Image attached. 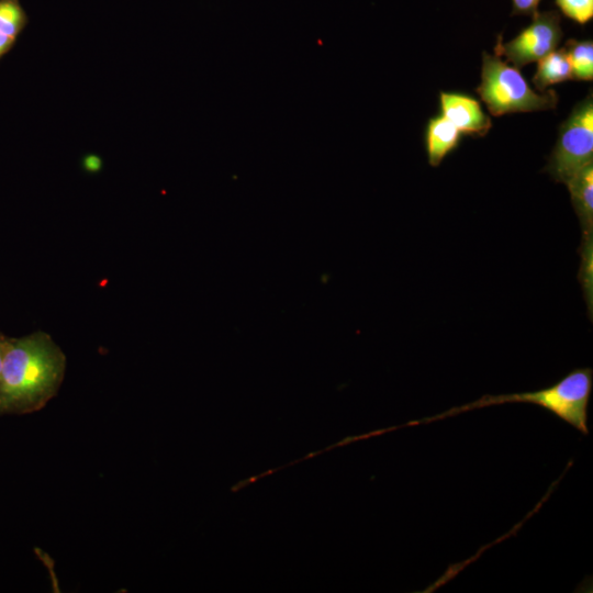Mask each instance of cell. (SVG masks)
Returning a JSON list of instances; mask_svg holds the SVG:
<instances>
[{
	"label": "cell",
	"instance_id": "obj_1",
	"mask_svg": "<svg viewBox=\"0 0 593 593\" xmlns=\"http://www.w3.org/2000/svg\"><path fill=\"white\" fill-rule=\"evenodd\" d=\"M65 371L66 356L47 333L8 337L0 371V414L41 410L58 392Z\"/></svg>",
	"mask_w": 593,
	"mask_h": 593
},
{
	"label": "cell",
	"instance_id": "obj_2",
	"mask_svg": "<svg viewBox=\"0 0 593 593\" xmlns=\"http://www.w3.org/2000/svg\"><path fill=\"white\" fill-rule=\"evenodd\" d=\"M592 387V369L577 368L548 388L532 392L499 395L486 394L473 402L451 407L440 414L410 421L400 426L389 427V430L391 432L406 426L433 423L475 409L506 403H530L549 411L560 419L577 428L583 435H588V407Z\"/></svg>",
	"mask_w": 593,
	"mask_h": 593
},
{
	"label": "cell",
	"instance_id": "obj_3",
	"mask_svg": "<svg viewBox=\"0 0 593 593\" xmlns=\"http://www.w3.org/2000/svg\"><path fill=\"white\" fill-rule=\"evenodd\" d=\"M477 92L494 116L551 110L558 103L555 90L537 92L518 68L486 52L482 54L481 82Z\"/></svg>",
	"mask_w": 593,
	"mask_h": 593
},
{
	"label": "cell",
	"instance_id": "obj_4",
	"mask_svg": "<svg viewBox=\"0 0 593 593\" xmlns=\"http://www.w3.org/2000/svg\"><path fill=\"white\" fill-rule=\"evenodd\" d=\"M593 164V98L590 92L575 104L560 125L546 171L557 182H567Z\"/></svg>",
	"mask_w": 593,
	"mask_h": 593
},
{
	"label": "cell",
	"instance_id": "obj_5",
	"mask_svg": "<svg viewBox=\"0 0 593 593\" xmlns=\"http://www.w3.org/2000/svg\"><path fill=\"white\" fill-rule=\"evenodd\" d=\"M562 35L557 12L537 11L533 14L530 24L513 40L503 43L502 37H499L494 52L496 56H504L507 63L519 69L557 49Z\"/></svg>",
	"mask_w": 593,
	"mask_h": 593
},
{
	"label": "cell",
	"instance_id": "obj_6",
	"mask_svg": "<svg viewBox=\"0 0 593 593\" xmlns=\"http://www.w3.org/2000/svg\"><path fill=\"white\" fill-rule=\"evenodd\" d=\"M439 107L441 115L461 134L484 136L492 126L490 116L483 111L480 102L471 96L441 91Z\"/></svg>",
	"mask_w": 593,
	"mask_h": 593
},
{
	"label": "cell",
	"instance_id": "obj_7",
	"mask_svg": "<svg viewBox=\"0 0 593 593\" xmlns=\"http://www.w3.org/2000/svg\"><path fill=\"white\" fill-rule=\"evenodd\" d=\"M566 186L580 221L581 244H593V164L585 166Z\"/></svg>",
	"mask_w": 593,
	"mask_h": 593
},
{
	"label": "cell",
	"instance_id": "obj_8",
	"mask_svg": "<svg viewBox=\"0 0 593 593\" xmlns=\"http://www.w3.org/2000/svg\"><path fill=\"white\" fill-rule=\"evenodd\" d=\"M460 139V131L441 114L432 118L425 132L428 164L433 167L439 166L443 159L458 147Z\"/></svg>",
	"mask_w": 593,
	"mask_h": 593
},
{
	"label": "cell",
	"instance_id": "obj_9",
	"mask_svg": "<svg viewBox=\"0 0 593 593\" xmlns=\"http://www.w3.org/2000/svg\"><path fill=\"white\" fill-rule=\"evenodd\" d=\"M537 63L533 83L539 92L549 86L572 79V68L564 47L552 51Z\"/></svg>",
	"mask_w": 593,
	"mask_h": 593
},
{
	"label": "cell",
	"instance_id": "obj_10",
	"mask_svg": "<svg viewBox=\"0 0 593 593\" xmlns=\"http://www.w3.org/2000/svg\"><path fill=\"white\" fill-rule=\"evenodd\" d=\"M564 48L571 64L572 79L591 81L593 79V42L569 40Z\"/></svg>",
	"mask_w": 593,
	"mask_h": 593
},
{
	"label": "cell",
	"instance_id": "obj_11",
	"mask_svg": "<svg viewBox=\"0 0 593 593\" xmlns=\"http://www.w3.org/2000/svg\"><path fill=\"white\" fill-rule=\"evenodd\" d=\"M26 24V15L19 0H0V32L16 40Z\"/></svg>",
	"mask_w": 593,
	"mask_h": 593
},
{
	"label": "cell",
	"instance_id": "obj_12",
	"mask_svg": "<svg viewBox=\"0 0 593 593\" xmlns=\"http://www.w3.org/2000/svg\"><path fill=\"white\" fill-rule=\"evenodd\" d=\"M561 12L579 24H585L593 18V0H556Z\"/></svg>",
	"mask_w": 593,
	"mask_h": 593
},
{
	"label": "cell",
	"instance_id": "obj_13",
	"mask_svg": "<svg viewBox=\"0 0 593 593\" xmlns=\"http://www.w3.org/2000/svg\"><path fill=\"white\" fill-rule=\"evenodd\" d=\"M515 14H534L540 0H512Z\"/></svg>",
	"mask_w": 593,
	"mask_h": 593
},
{
	"label": "cell",
	"instance_id": "obj_14",
	"mask_svg": "<svg viewBox=\"0 0 593 593\" xmlns=\"http://www.w3.org/2000/svg\"><path fill=\"white\" fill-rule=\"evenodd\" d=\"M15 40L0 32V58L13 46Z\"/></svg>",
	"mask_w": 593,
	"mask_h": 593
},
{
	"label": "cell",
	"instance_id": "obj_15",
	"mask_svg": "<svg viewBox=\"0 0 593 593\" xmlns=\"http://www.w3.org/2000/svg\"><path fill=\"white\" fill-rule=\"evenodd\" d=\"M100 165H101V161L96 156H90V157L86 158V160H85V166L90 171L99 170Z\"/></svg>",
	"mask_w": 593,
	"mask_h": 593
},
{
	"label": "cell",
	"instance_id": "obj_16",
	"mask_svg": "<svg viewBox=\"0 0 593 593\" xmlns=\"http://www.w3.org/2000/svg\"><path fill=\"white\" fill-rule=\"evenodd\" d=\"M8 337L0 333V371L2 367L3 356L5 351Z\"/></svg>",
	"mask_w": 593,
	"mask_h": 593
}]
</instances>
